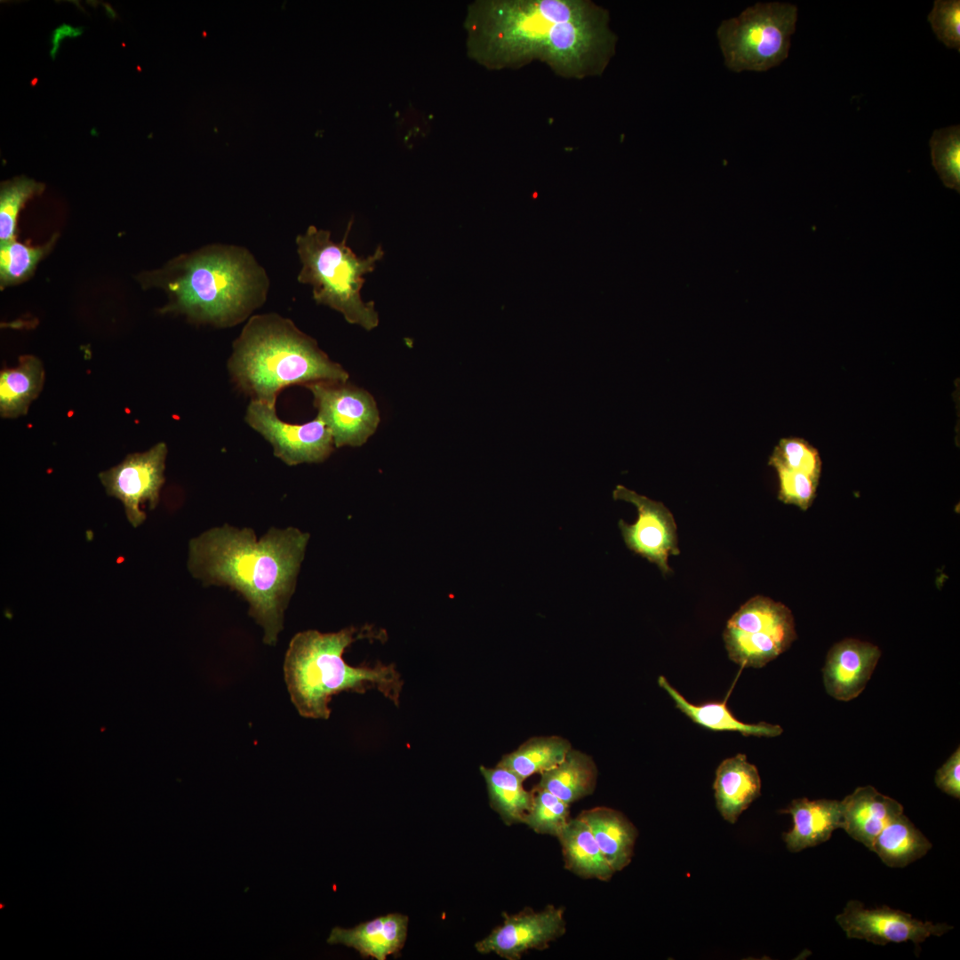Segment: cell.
Instances as JSON below:
<instances>
[{"label":"cell","mask_w":960,"mask_h":960,"mask_svg":"<svg viewBox=\"0 0 960 960\" xmlns=\"http://www.w3.org/2000/svg\"><path fill=\"white\" fill-rule=\"evenodd\" d=\"M609 11L591 0H476L464 20L468 56L489 70L538 60L563 78L601 76L616 52Z\"/></svg>","instance_id":"6da1fadb"},{"label":"cell","mask_w":960,"mask_h":960,"mask_svg":"<svg viewBox=\"0 0 960 960\" xmlns=\"http://www.w3.org/2000/svg\"><path fill=\"white\" fill-rule=\"evenodd\" d=\"M308 539V532L295 527H273L257 540L251 528L224 524L190 540L188 568L205 586L237 591L263 628L264 643L275 645Z\"/></svg>","instance_id":"7a4b0ae2"},{"label":"cell","mask_w":960,"mask_h":960,"mask_svg":"<svg viewBox=\"0 0 960 960\" xmlns=\"http://www.w3.org/2000/svg\"><path fill=\"white\" fill-rule=\"evenodd\" d=\"M385 641L384 630L372 626L348 627L338 632L309 629L291 640L284 661V676L292 704L306 718L327 720L329 703L340 692L364 693L376 689L399 707L404 680L395 664L350 666L346 649L359 639Z\"/></svg>","instance_id":"3957f363"},{"label":"cell","mask_w":960,"mask_h":960,"mask_svg":"<svg viewBox=\"0 0 960 960\" xmlns=\"http://www.w3.org/2000/svg\"><path fill=\"white\" fill-rule=\"evenodd\" d=\"M228 367L234 382L252 400L275 406L285 387L348 379L313 338L275 313L249 318L233 343Z\"/></svg>","instance_id":"277c9868"},{"label":"cell","mask_w":960,"mask_h":960,"mask_svg":"<svg viewBox=\"0 0 960 960\" xmlns=\"http://www.w3.org/2000/svg\"><path fill=\"white\" fill-rule=\"evenodd\" d=\"M165 282L169 307L217 327L244 321L266 300L269 280L245 248L212 244L181 259Z\"/></svg>","instance_id":"5b68a950"},{"label":"cell","mask_w":960,"mask_h":960,"mask_svg":"<svg viewBox=\"0 0 960 960\" xmlns=\"http://www.w3.org/2000/svg\"><path fill=\"white\" fill-rule=\"evenodd\" d=\"M352 226L349 221L340 243L331 239L328 230L309 226L307 231L296 237L297 252L302 264L298 281L313 288V298L317 304L328 306L341 313L347 322L372 330L379 324V315L373 301L364 302L361 289L364 276L375 269L376 263L384 256L378 246L375 252L359 258L347 245Z\"/></svg>","instance_id":"8992f818"},{"label":"cell","mask_w":960,"mask_h":960,"mask_svg":"<svg viewBox=\"0 0 960 960\" xmlns=\"http://www.w3.org/2000/svg\"><path fill=\"white\" fill-rule=\"evenodd\" d=\"M797 12L789 3H757L724 20L716 35L726 67L764 72L780 65L788 58Z\"/></svg>","instance_id":"52a82bcc"},{"label":"cell","mask_w":960,"mask_h":960,"mask_svg":"<svg viewBox=\"0 0 960 960\" xmlns=\"http://www.w3.org/2000/svg\"><path fill=\"white\" fill-rule=\"evenodd\" d=\"M723 637L731 660L743 668H760L796 640L794 617L785 604L756 596L732 614Z\"/></svg>","instance_id":"ba28073f"},{"label":"cell","mask_w":960,"mask_h":960,"mask_svg":"<svg viewBox=\"0 0 960 960\" xmlns=\"http://www.w3.org/2000/svg\"><path fill=\"white\" fill-rule=\"evenodd\" d=\"M317 416L330 429L335 447L361 446L376 431L380 413L372 396L347 381L306 385Z\"/></svg>","instance_id":"9c48e42d"},{"label":"cell","mask_w":960,"mask_h":960,"mask_svg":"<svg viewBox=\"0 0 960 960\" xmlns=\"http://www.w3.org/2000/svg\"><path fill=\"white\" fill-rule=\"evenodd\" d=\"M245 421L271 444L274 455L289 466L323 462L335 447L330 429L318 417L303 424L287 423L277 416L275 405L252 400Z\"/></svg>","instance_id":"30bf717a"},{"label":"cell","mask_w":960,"mask_h":960,"mask_svg":"<svg viewBox=\"0 0 960 960\" xmlns=\"http://www.w3.org/2000/svg\"><path fill=\"white\" fill-rule=\"evenodd\" d=\"M166 455L167 446L160 442L146 452L127 455L99 474L108 495L122 502L127 520L135 528L147 517L140 507L147 503L153 509L159 501Z\"/></svg>","instance_id":"8fae6325"},{"label":"cell","mask_w":960,"mask_h":960,"mask_svg":"<svg viewBox=\"0 0 960 960\" xmlns=\"http://www.w3.org/2000/svg\"><path fill=\"white\" fill-rule=\"evenodd\" d=\"M615 500L633 504L637 510L636 521L627 524L620 519L618 525L627 548L658 566L665 575L672 572L668 556L680 554L676 524L670 510L660 501L640 495L618 484L612 492Z\"/></svg>","instance_id":"7c38bea8"},{"label":"cell","mask_w":960,"mask_h":960,"mask_svg":"<svg viewBox=\"0 0 960 960\" xmlns=\"http://www.w3.org/2000/svg\"><path fill=\"white\" fill-rule=\"evenodd\" d=\"M836 923L850 939L864 940L876 944L900 943L910 940L916 944L931 936H941L952 926L945 923L923 922L910 914L887 906L866 908L859 900H849Z\"/></svg>","instance_id":"4fadbf2b"},{"label":"cell","mask_w":960,"mask_h":960,"mask_svg":"<svg viewBox=\"0 0 960 960\" xmlns=\"http://www.w3.org/2000/svg\"><path fill=\"white\" fill-rule=\"evenodd\" d=\"M501 925L475 944L481 954L495 953L507 960H519L531 949L543 950L565 932L564 908L548 906L540 912L525 908L519 913H503Z\"/></svg>","instance_id":"5bb4252c"},{"label":"cell","mask_w":960,"mask_h":960,"mask_svg":"<svg viewBox=\"0 0 960 960\" xmlns=\"http://www.w3.org/2000/svg\"><path fill=\"white\" fill-rule=\"evenodd\" d=\"M880 656V649L868 642L847 638L835 644L822 668L827 693L841 701L857 698L865 689Z\"/></svg>","instance_id":"9a60e30c"},{"label":"cell","mask_w":960,"mask_h":960,"mask_svg":"<svg viewBox=\"0 0 960 960\" xmlns=\"http://www.w3.org/2000/svg\"><path fill=\"white\" fill-rule=\"evenodd\" d=\"M780 812L792 816L793 828L783 834V840L793 852L822 844L834 830L844 828L843 806L838 800L797 798Z\"/></svg>","instance_id":"2e32d148"},{"label":"cell","mask_w":960,"mask_h":960,"mask_svg":"<svg viewBox=\"0 0 960 960\" xmlns=\"http://www.w3.org/2000/svg\"><path fill=\"white\" fill-rule=\"evenodd\" d=\"M408 916L388 914L361 923L353 928L334 927L327 939L329 944H342L353 948L363 957L385 960L396 955L407 937Z\"/></svg>","instance_id":"e0dca14e"},{"label":"cell","mask_w":960,"mask_h":960,"mask_svg":"<svg viewBox=\"0 0 960 960\" xmlns=\"http://www.w3.org/2000/svg\"><path fill=\"white\" fill-rule=\"evenodd\" d=\"M844 828L854 840L871 849L876 837L903 806L872 786L857 788L842 801Z\"/></svg>","instance_id":"ac0fdd59"},{"label":"cell","mask_w":960,"mask_h":960,"mask_svg":"<svg viewBox=\"0 0 960 960\" xmlns=\"http://www.w3.org/2000/svg\"><path fill=\"white\" fill-rule=\"evenodd\" d=\"M713 788L721 816L733 824L761 794L758 770L744 754L726 758L716 768Z\"/></svg>","instance_id":"d6986e66"},{"label":"cell","mask_w":960,"mask_h":960,"mask_svg":"<svg viewBox=\"0 0 960 960\" xmlns=\"http://www.w3.org/2000/svg\"><path fill=\"white\" fill-rule=\"evenodd\" d=\"M579 817L588 825L614 872L625 868L632 860L638 835L634 824L620 812L604 806L585 810Z\"/></svg>","instance_id":"ffe728a7"},{"label":"cell","mask_w":960,"mask_h":960,"mask_svg":"<svg viewBox=\"0 0 960 960\" xmlns=\"http://www.w3.org/2000/svg\"><path fill=\"white\" fill-rule=\"evenodd\" d=\"M659 685L672 698L676 708L695 724L716 732H738L744 736L776 737L782 733L778 724L765 722L746 724L737 719L729 710L726 700L711 701L695 705L689 702L676 689L660 676Z\"/></svg>","instance_id":"44dd1931"},{"label":"cell","mask_w":960,"mask_h":960,"mask_svg":"<svg viewBox=\"0 0 960 960\" xmlns=\"http://www.w3.org/2000/svg\"><path fill=\"white\" fill-rule=\"evenodd\" d=\"M565 868L582 878L609 881L615 873L602 853L588 825L570 819L557 836Z\"/></svg>","instance_id":"7402d4cb"},{"label":"cell","mask_w":960,"mask_h":960,"mask_svg":"<svg viewBox=\"0 0 960 960\" xmlns=\"http://www.w3.org/2000/svg\"><path fill=\"white\" fill-rule=\"evenodd\" d=\"M596 781L597 768L593 758L572 748L560 764L540 773L536 787L570 804L591 795Z\"/></svg>","instance_id":"603a6c76"},{"label":"cell","mask_w":960,"mask_h":960,"mask_svg":"<svg viewBox=\"0 0 960 960\" xmlns=\"http://www.w3.org/2000/svg\"><path fill=\"white\" fill-rule=\"evenodd\" d=\"M44 370L34 356H22L17 366L0 372V414L14 419L27 413L42 390Z\"/></svg>","instance_id":"cb8c5ba5"},{"label":"cell","mask_w":960,"mask_h":960,"mask_svg":"<svg viewBox=\"0 0 960 960\" xmlns=\"http://www.w3.org/2000/svg\"><path fill=\"white\" fill-rule=\"evenodd\" d=\"M931 848V842L901 813L882 829L870 851L885 865L902 868L924 856Z\"/></svg>","instance_id":"d4e9b609"},{"label":"cell","mask_w":960,"mask_h":960,"mask_svg":"<svg viewBox=\"0 0 960 960\" xmlns=\"http://www.w3.org/2000/svg\"><path fill=\"white\" fill-rule=\"evenodd\" d=\"M487 788L489 803L507 825L524 823L532 804V791H527L524 780L513 772L500 766H480Z\"/></svg>","instance_id":"484cf974"},{"label":"cell","mask_w":960,"mask_h":960,"mask_svg":"<svg viewBox=\"0 0 960 960\" xmlns=\"http://www.w3.org/2000/svg\"><path fill=\"white\" fill-rule=\"evenodd\" d=\"M571 748L570 741L560 736L532 737L516 750L502 756L496 765L513 772L524 780L532 774H540L556 766Z\"/></svg>","instance_id":"4316f807"},{"label":"cell","mask_w":960,"mask_h":960,"mask_svg":"<svg viewBox=\"0 0 960 960\" xmlns=\"http://www.w3.org/2000/svg\"><path fill=\"white\" fill-rule=\"evenodd\" d=\"M932 164L942 183L960 192V125L935 130L929 140Z\"/></svg>","instance_id":"83f0119b"},{"label":"cell","mask_w":960,"mask_h":960,"mask_svg":"<svg viewBox=\"0 0 960 960\" xmlns=\"http://www.w3.org/2000/svg\"><path fill=\"white\" fill-rule=\"evenodd\" d=\"M532 807L524 823L538 834L558 836L570 820V804L534 787Z\"/></svg>","instance_id":"f1b7e54d"},{"label":"cell","mask_w":960,"mask_h":960,"mask_svg":"<svg viewBox=\"0 0 960 960\" xmlns=\"http://www.w3.org/2000/svg\"><path fill=\"white\" fill-rule=\"evenodd\" d=\"M768 464L804 473L819 481L821 475L822 462L818 450L800 437L780 439Z\"/></svg>","instance_id":"f546056e"},{"label":"cell","mask_w":960,"mask_h":960,"mask_svg":"<svg viewBox=\"0 0 960 960\" xmlns=\"http://www.w3.org/2000/svg\"><path fill=\"white\" fill-rule=\"evenodd\" d=\"M45 247H28L12 240L0 242L2 285L20 282L29 276L47 252Z\"/></svg>","instance_id":"4dcf8cb0"},{"label":"cell","mask_w":960,"mask_h":960,"mask_svg":"<svg viewBox=\"0 0 960 960\" xmlns=\"http://www.w3.org/2000/svg\"><path fill=\"white\" fill-rule=\"evenodd\" d=\"M42 188L41 184L26 178L4 185L0 194V242L13 239L20 209Z\"/></svg>","instance_id":"1f68e13d"},{"label":"cell","mask_w":960,"mask_h":960,"mask_svg":"<svg viewBox=\"0 0 960 960\" xmlns=\"http://www.w3.org/2000/svg\"><path fill=\"white\" fill-rule=\"evenodd\" d=\"M779 478L778 499L786 504L806 510L812 504L819 480L783 467H774Z\"/></svg>","instance_id":"d6a6232c"},{"label":"cell","mask_w":960,"mask_h":960,"mask_svg":"<svg viewBox=\"0 0 960 960\" xmlns=\"http://www.w3.org/2000/svg\"><path fill=\"white\" fill-rule=\"evenodd\" d=\"M937 38L948 48L960 52V1L936 0L927 16Z\"/></svg>","instance_id":"836d02e7"},{"label":"cell","mask_w":960,"mask_h":960,"mask_svg":"<svg viewBox=\"0 0 960 960\" xmlns=\"http://www.w3.org/2000/svg\"><path fill=\"white\" fill-rule=\"evenodd\" d=\"M934 781L944 793L960 797V749L957 748L936 772Z\"/></svg>","instance_id":"e575fe53"}]
</instances>
